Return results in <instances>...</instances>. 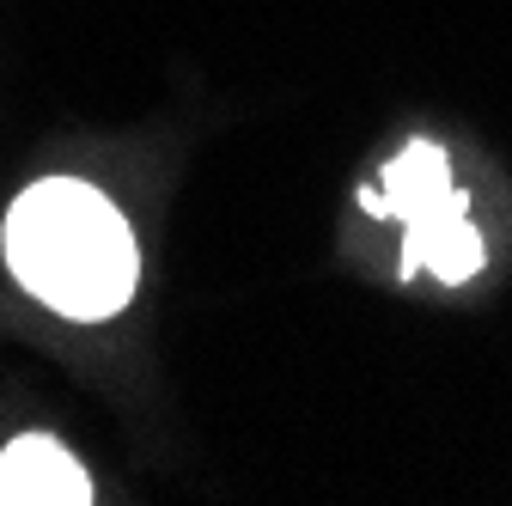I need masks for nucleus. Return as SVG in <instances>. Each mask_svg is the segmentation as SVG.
<instances>
[{
  "instance_id": "obj_1",
  "label": "nucleus",
  "mask_w": 512,
  "mask_h": 506,
  "mask_svg": "<svg viewBox=\"0 0 512 506\" xmlns=\"http://www.w3.org/2000/svg\"><path fill=\"white\" fill-rule=\"evenodd\" d=\"M7 269L74 324H104L135 299L141 250L122 208L86 177H43L7 208Z\"/></svg>"
},
{
  "instance_id": "obj_3",
  "label": "nucleus",
  "mask_w": 512,
  "mask_h": 506,
  "mask_svg": "<svg viewBox=\"0 0 512 506\" xmlns=\"http://www.w3.org/2000/svg\"><path fill=\"white\" fill-rule=\"evenodd\" d=\"M92 476L86 464L49 433H19L0 452V506H86Z\"/></svg>"
},
{
  "instance_id": "obj_2",
  "label": "nucleus",
  "mask_w": 512,
  "mask_h": 506,
  "mask_svg": "<svg viewBox=\"0 0 512 506\" xmlns=\"http://www.w3.org/2000/svg\"><path fill=\"white\" fill-rule=\"evenodd\" d=\"M360 202L378 220H403V281L433 275L458 287L482 269V232L470 226L464 196L445 177V153L433 141H409Z\"/></svg>"
}]
</instances>
